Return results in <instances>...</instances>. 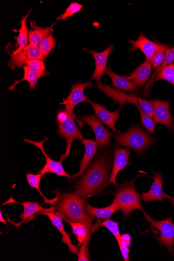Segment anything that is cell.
<instances>
[{
  "label": "cell",
  "instance_id": "cell-1",
  "mask_svg": "<svg viewBox=\"0 0 174 261\" xmlns=\"http://www.w3.org/2000/svg\"><path fill=\"white\" fill-rule=\"evenodd\" d=\"M54 212L63 219L82 223L91 230L93 217L85 210V200L76 193L61 194L58 197Z\"/></svg>",
  "mask_w": 174,
  "mask_h": 261
},
{
  "label": "cell",
  "instance_id": "cell-2",
  "mask_svg": "<svg viewBox=\"0 0 174 261\" xmlns=\"http://www.w3.org/2000/svg\"><path fill=\"white\" fill-rule=\"evenodd\" d=\"M109 177L108 165L105 157L97 159L79 183L76 193L83 198L101 189Z\"/></svg>",
  "mask_w": 174,
  "mask_h": 261
},
{
  "label": "cell",
  "instance_id": "cell-3",
  "mask_svg": "<svg viewBox=\"0 0 174 261\" xmlns=\"http://www.w3.org/2000/svg\"><path fill=\"white\" fill-rule=\"evenodd\" d=\"M74 120H76V118L65 110L59 109L57 111V133L61 137L66 139L67 143L65 154L62 156L61 160H64L69 156L73 140L79 139L82 141L84 139Z\"/></svg>",
  "mask_w": 174,
  "mask_h": 261
},
{
  "label": "cell",
  "instance_id": "cell-4",
  "mask_svg": "<svg viewBox=\"0 0 174 261\" xmlns=\"http://www.w3.org/2000/svg\"><path fill=\"white\" fill-rule=\"evenodd\" d=\"M116 144L119 146L128 147L140 152L150 146L153 138L138 126H132L124 133L114 135Z\"/></svg>",
  "mask_w": 174,
  "mask_h": 261
},
{
  "label": "cell",
  "instance_id": "cell-5",
  "mask_svg": "<svg viewBox=\"0 0 174 261\" xmlns=\"http://www.w3.org/2000/svg\"><path fill=\"white\" fill-rule=\"evenodd\" d=\"M114 201L118 210L122 212L123 217L126 219L129 218L134 210L143 212L140 196L133 182L118 190L115 194Z\"/></svg>",
  "mask_w": 174,
  "mask_h": 261
},
{
  "label": "cell",
  "instance_id": "cell-6",
  "mask_svg": "<svg viewBox=\"0 0 174 261\" xmlns=\"http://www.w3.org/2000/svg\"><path fill=\"white\" fill-rule=\"evenodd\" d=\"M144 216L147 222L151 223V227L156 228L161 233L157 237V241L162 246H165L170 252H172L174 245V223L171 218L162 221H156L143 212Z\"/></svg>",
  "mask_w": 174,
  "mask_h": 261
},
{
  "label": "cell",
  "instance_id": "cell-7",
  "mask_svg": "<svg viewBox=\"0 0 174 261\" xmlns=\"http://www.w3.org/2000/svg\"><path fill=\"white\" fill-rule=\"evenodd\" d=\"M92 87L91 82L84 83L81 81L72 85L70 92L68 97L63 100L61 105L65 106V110L71 115L79 122L81 127L83 123L78 119L74 113V109L76 107L82 102H87V97L85 96L84 90L86 88Z\"/></svg>",
  "mask_w": 174,
  "mask_h": 261
},
{
  "label": "cell",
  "instance_id": "cell-8",
  "mask_svg": "<svg viewBox=\"0 0 174 261\" xmlns=\"http://www.w3.org/2000/svg\"><path fill=\"white\" fill-rule=\"evenodd\" d=\"M7 53L10 56L8 66L13 71L27 64V62L31 60L39 59L42 61L45 60L39 47L31 44L23 47L16 55H13L10 52Z\"/></svg>",
  "mask_w": 174,
  "mask_h": 261
},
{
  "label": "cell",
  "instance_id": "cell-9",
  "mask_svg": "<svg viewBox=\"0 0 174 261\" xmlns=\"http://www.w3.org/2000/svg\"><path fill=\"white\" fill-rule=\"evenodd\" d=\"M23 140L38 148L45 156L46 163L38 174L43 176L46 173H54L60 176L66 177L69 179L71 178V176L68 174L64 169L62 164L63 160H60V161H55L49 158L44 150L43 144L45 141L48 140L47 138L45 137L43 140L39 142L34 141L28 139H23Z\"/></svg>",
  "mask_w": 174,
  "mask_h": 261
},
{
  "label": "cell",
  "instance_id": "cell-10",
  "mask_svg": "<svg viewBox=\"0 0 174 261\" xmlns=\"http://www.w3.org/2000/svg\"><path fill=\"white\" fill-rule=\"evenodd\" d=\"M81 119L90 126L95 135V142L97 146L106 147L110 145L112 134L104 126L101 121L93 115H85Z\"/></svg>",
  "mask_w": 174,
  "mask_h": 261
},
{
  "label": "cell",
  "instance_id": "cell-11",
  "mask_svg": "<svg viewBox=\"0 0 174 261\" xmlns=\"http://www.w3.org/2000/svg\"><path fill=\"white\" fill-rule=\"evenodd\" d=\"M94 87L103 91L108 98H112L115 103L120 105L121 108L124 105L132 103L139 107L138 95L137 93L128 94L118 91L111 87L101 82H97Z\"/></svg>",
  "mask_w": 174,
  "mask_h": 261
},
{
  "label": "cell",
  "instance_id": "cell-12",
  "mask_svg": "<svg viewBox=\"0 0 174 261\" xmlns=\"http://www.w3.org/2000/svg\"><path fill=\"white\" fill-rule=\"evenodd\" d=\"M154 106V121L156 123L166 126L169 131L173 129V117L170 112L171 102L155 99L151 101Z\"/></svg>",
  "mask_w": 174,
  "mask_h": 261
},
{
  "label": "cell",
  "instance_id": "cell-13",
  "mask_svg": "<svg viewBox=\"0 0 174 261\" xmlns=\"http://www.w3.org/2000/svg\"><path fill=\"white\" fill-rule=\"evenodd\" d=\"M131 43L129 52L140 50L145 56V61H152L154 56L160 48L161 43H158L148 39L142 33H140L136 40H129Z\"/></svg>",
  "mask_w": 174,
  "mask_h": 261
},
{
  "label": "cell",
  "instance_id": "cell-14",
  "mask_svg": "<svg viewBox=\"0 0 174 261\" xmlns=\"http://www.w3.org/2000/svg\"><path fill=\"white\" fill-rule=\"evenodd\" d=\"M84 50L87 53L92 55L95 60V70L91 80V82L95 80L97 82H101V77L105 74L107 67V61L110 55L113 51L114 47L113 45H109L107 46V49L102 52L97 53L95 50H89L84 48Z\"/></svg>",
  "mask_w": 174,
  "mask_h": 261
},
{
  "label": "cell",
  "instance_id": "cell-15",
  "mask_svg": "<svg viewBox=\"0 0 174 261\" xmlns=\"http://www.w3.org/2000/svg\"><path fill=\"white\" fill-rule=\"evenodd\" d=\"M87 97V102L92 107L95 114L102 122L111 128L113 132L118 133L115 127V122L119 118V110L121 108L114 112L107 110L104 105L97 104L93 102L88 96Z\"/></svg>",
  "mask_w": 174,
  "mask_h": 261
},
{
  "label": "cell",
  "instance_id": "cell-16",
  "mask_svg": "<svg viewBox=\"0 0 174 261\" xmlns=\"http://www.w3.org/2000/svg\"><path fill=\"white\" fill-rule=\"evenodd\" d=\"M154 181L152 185L151 189L147 193L142 194L143 201L146 202L158 200L163 202L164 198L174 200V198L167 195L164 193L162 188L163 176L160 173L153 172Z\"/></svg>",
  "mask_w": 174,
  "mask_h": 261
},
{
  "label": "cell",
  "instance_id": "cell-17",
  "mask_svg": "<svg viewBox=\"0 0 174 261\" xmlns=\"http://www.w3.org/2000/svg\"><path fill=\"white\" fill-rule=\"evenodd\" d=\"M32 9H31L27 15L22 16L20 21L21 28L19 30H13L14 32H18V36L15 38L16 40L14 49L11 48L8 44L6 47V52H10L13 55H16L21 51L23 47L28 46L29 43V31L27 26V20L30 15Z\"/></svg>",
  "mask_w": 174,
  "mask_h": 261
},
{
  "label": "cell",
  "instance_id": "cell-18",
  "mask_svg": "<svg viewBox=\"0 0 174 261\" xmlns=\"http://www.w3.org/2000/svg\"><path fill=\"white\" fill-rule=\"evenodd\" d=\"M130 152L127 149L115 148L114 149V162L113 169L109 184L112 183L117 186L116 179L118 173L129 164Z\"/></svg>",
  "mask_w": 174,
  "mask_h": 261
},
{
  "label": "cell",
  "instance_id": "cell-19",
  "mask_svg": "<svg viewBox=\"0 0 174 261\" xmlns=\"http://www.w3.org/2000/svg\"><path fill=\"white\" fill-rule=\"evenodd\" d=\"M41 214L46 216L51 220L53 225L59 230L62 235V243L67 245L69 250L73 254L79 255L78 247L71 243L70 237L64 230L62 218L54 212H43Z\"/></svg>",
  "mask_w": 174,
  "mask_h": 261
},
{
  "label": "cell",
  "instance_id": "cell-20",
  "mask_svg": "<svg viewBox=\"0 0 174 261\" xmlns=\"http://www.w3.org/2000/svg\"><path fill=\"white\" fill-rule=\"evenodd\" d=\"M152 61H144L139 65L128 78L139 88H142L152 73Z\"/></svg>",
  "mask_w": 174,
  "mask_h": 261
},
{
  "label": "cell",
  "instance_id": "cell-21",
  "mask_svg": "<svg viewBox=\"0 0 174 261\" xmlns=\"http://www.w3.org/2000/svg\"><path fill=\"white\" fill-rule=\"evenodd\" d=\"M9 201H11V202L8 203L12 202L17 203L22 205L23 207V213L19 216V218L21 219V221L19 223L15 224L16 227L19 226L38 213L46 211L54 212L55 210L54 206L49 208H44L41 206L37 202L27 201L20 203L13 200L12 198Z\"/></svg>",
  "mask_w": 174,
  "mask_h": 261
},
{
  "label": "cell",
  "instance_id": "cell-22",
  "mask_svg": "<svg viewBox=\"0 0 174 261\" xmlns=\"http://www.w3.org/2000/svg\"><path fill=\"white\" fill-rule=\"evenodd\" d=\"M104 74L111 78L113 87L123 91L138 92L137 87L129 79L128 76H122L115 74L110 66H107Z\"/></svg>",
  "mask_w": 174,
  "mask_h": 261
},
{
  "label": "cell",
  "instance_id": "cell-23",
  "mask_svg": "<svg viewBox=\"0 0 174 261\" xmlns=\"http://www.w3.org/2000/svg\"><path fill=\"white\" fill-rule=\"evenodd\" d=\"M82 142L85 146V153L80 163V171L73 176L72 178H77L84 174L89 167L97 149V145L96 142L92 139H84Z\"/></svg>",
  "mask_w": 174,
  "mask_h": 261
},
{
  "label": "cell",
  "instance_id": "cell-24",
  "mask_svg": "<svg viewBox=\"0 0 174 261\" xmlns=\"http://www.w3.org/2000/svg\"><path fill=\"white\" fill-rule=\"evenodd\" d=\"M31 30L29 31V40L31 45L39 47L45 37L53 34L52 25L49 27H41L35 21L30 22Z\"/></svg>",
  "mask_w": 174,
  "mask_h": 261
},
{
  "label": "cell",
  "instance_id": "cell-25",
  "mask_svg": "<svg viewBox=\"0 0 174 261\" xmlns=\"http://www.w3.org/2000/svg\"><path fill=\"white\" fill-rule=\"evenodd\" d=\"M172 63H174V46L166 50L163 63L156 69L151 79L149 80L142 90V94L143 97L148 98L152 96L151 92L154 85L155 78L165 67Z\"/></svg>",
  "mask_w": 174,
  "mask_h": 261
},
{
  "label": "cell",
  "instance_id": "cell-26",
  "mask_svg": "<svg viewBox=\"0 0 174 261\" xmlns=\"http://www.w3.org/2000/svg\"><path fill=\"white\" fill-rule=\"evenodd\" d=\"M85 210L90 217H95L97 219L107 220L110 219L114 213L118 211V208L116 202L114 201L110 206L101 208L94 207L87 204L85 206Z\"/></svg>",
  "mask_w": 174,
  "mask_h": 261
},
{
  "label": "cell",
  "instance_id": "cell-27",
  "mask_svg": "<svg viewBox=\"0 0 174 261\" xmlns=\"http://www.w3.org/2000/svg\"><path fill=\"white\" fill-rule=\"evenodd\" d=\"M22 68L24 71L23 77L20 80H15L14 84L8 88V90L14 91L15 86L23 81H27L29 83V89L30 90L36 89L35 86L38 83V80L43 76L34 72L27 65L22 66Z\"/></svg>",
  "mask_w": 174,
  "mask_h": 261
},
{
  "label": "cell",
  "instance_id": "cell-28",
  "mask_svg": "<svg viewBox=\"0 0 174 261\" xmlns=\"http://www.w3.org/2000/svg\"><path fill=\"white\" fill-rule=\"evenodd\" d=\"M64 220L71 226L72 232L77 237L79 242L78 246L80 247L86 240L91 229L90 230L85 225L82 223L72 222L66 219Z\"/></svg>",
  "mask_w": 174,
  "mask_h": 261
},
{
  "label": "cell",
  "instance_id": "cell-29",
  "mask_svg": "<svg viewBox=\"0 0 174 261\" xmlns=\"http://www.w3.org/2000/svg\"><path fill=\"white\" fill-rule=\"evenodd\" d=\"M43 176L40 174L35 175L33 174L28 173L27 175V178L28 183L32 187L37 190L40 195L43 197L44 200V203L53 204L55 202H57L58 199H55L54 200H48L42 194L40 189V182L41 179Z\"/></svg>",
  "mask_w": 174,
  "mask_h": 261
},
{
  "label": "cell",
  "instance_id": "cell-30",
  "mask_svg": "<svg viewBox=\"0 0 174 261\" xmlns=\"http://www.w3.org/2000/svg\"><path fill=\"white\" fill-rule=\"evenodd\" d=\"M165 81L174 86V63L165 67L155 78V81Z\"/></svg>",
  "mask_w": 174,
  "mask_h": 261
},
{
  "label": "cell",
  "instance_id": "cell-31",
  "mask_svg": "<svg viewBox=\"0 0 174 261\" xmlns=\"http://www.w3.org/2000/svg\"><path fill=\"white\" fill-rule=\"evenodd\" d=\"M56 45V40L53 34L45 37L41 42L39 47L46 59Z\"/></svg>",
  "mask_w": 174,
  "mask_h": 261
},
{
  "label": "cell",
  "instance_id": "cell-32",
  "mask_svg": "<svg viewBox=\"0 0 174 261\" xmlns=\"http://www.w3.org/2000/svg\"><path fill=\"white\" fill-rule=\"evenodd\" d=\"M27 65L34 71V72L43 77L49 74V73L46 71L44 62L41 60H31L27 62Z\"/></svg>",
  "mask_w": 174,
  "mask_h": 261
},
{
  "label": "cell",
  "instance_id": "cell-33",
  "mask_svg": "<svg viewBox=\"0 0 174 261\" xmlns=\"http://www.w3.org/2000/svg\"><path fill=\"white\" fill-rule=\"evenodd\" d=\"M169 45L161 43L160 48L154 56L152 60V64L154 69H157L163 63L166 50L168 49Z\"/></svg>",
  "mask_w": 174,
  "mask_h": 261
},
{
  "label": "cell",
  "instance_id": "cell-34",
  "mask_svg": "<svg viewBox=\"0 0 174 261\" xmlns=\"http://www.w3.org/2000/svg\"><path fill=\"white\" fill-rule=\"evenodd\" d=\"M140 114L141 123L146 129L155 135V121L153 118L144 114L140 109L139 107L137 108Z\"/></svg>",
  "mask_w": 174,
  "mask_h": 261
},
{
  "label": "cell",
  "instance_id": "cell-35",
  "mask_svg": "<svg viewBox=\"0 0 174 261\" xmlns=\"http://www.w3.org/2000/svg\"><path fill=\"white\" fill-rule=\"evenodd\" d=\"M83 6L77 3H71L64 13L62 14L57 20L66 21L67 19L79 13L83 8Z\"/></svg>",
  "mask_w": 174,
  "mask_h": 261
},
{
  "label": "cell",
  "instance_id": "cell-36",
  "mask_svg": "<svg viewBox=\"0 0 174 261\" xmlns=\"http://www.w3.org/2000/svg\"><path fill=\"white\" fill-rule=\"evenodd\" d=\"M118 225V222L112 221L110 219L106 220L101 224L102 226H105L110 231V232L115 237V239H116L118 243H119L121 240V235L119 232Z\"/></svg>",
  "mask_w": 174,
  "mask_h": 261
},
{
  "label": "cell",
  "instance_id": "cell-37",
  "mask_svg": "<svg viewBox=\"0 0 174 261\" xmlns=\"http://www.w3.org/2000/svg\"><path fill=\"white\" fill-rule=\"evenodd\" d=\"M138 105L142 111L148 116L153 117L154 106L151 101L138 98Z\"/></svg>",
  "mask_w": 174,
  "mask_h": 261
},
{
  "label": "cell",
  "instance_id": "cell-38",
  "mask_svg": "<svg viewBox=\"0 0 174 261\" xmlns=\"http://www.w3.org/2000/svg\"><path fill=\"white\" fill-rule=\"evenodd\" d=\"M90 233L88 234L87 238L85 242L83 243L82 247H81L80 250L79 251V261H88L90 260L89 258L88 257L87 255V245H88V242L89 241V239L90 237Z\"/></svg>",
  "mask_w": 174,
  "mask_h": 261
},
{
  "label": "cell",
  "instance_id": "cell-39",
  "mask_svg": "<svg viewBox=\"0 0 174 261\" xmlns=\"http://www.w3.org/2000/svg\"><path fill=\"white\" fill-rule=\"evenodd\" d=\"M118 245L123 259H125L126 261L130 260L129 253L130 250L129 247L124 246L120 244H119Z\"/></svg>",
  "mask_w": 174,
  "mask_h": 261
},
{
  "label": "cell",
  "instance_id": "cell-40",
  "mask_svg": "<svg viewBox=\"0 0 174 261\" xmlns=\"http://www.w3.org/2000/svg\"><path fill=\"white\" fill-rule=\"evenodd\" d=\"M121 240L126 241H131V237L129 234H123L121 235Z\"/></svg>",
  "mask_w": 174,
  "mask_h": 261
},
{
  "label": "cell",
  "instance_id": "cell-41",
  "mask_svg": "<svg viewBox=\"0 0 174 261\" xmlns=\"http://www.w3.org/2000/svg\"><path fill=\"white\" fill-rule=\"evenodd\" d=\"M120 244L124 246L129 247L131 246V242L121 240V241L119 243H118V244Z\"/></svg>",
  "mask_w": 174,
  "mask_h": 261
},
{
  "label": "cell",
  "instance_id": "cell-42",
  "mask_svg": "<svg viewBox=\"0 0 174 261\" xmlns=\"http://www.w3.org/2000/svg\"><path fill=\"white\" fill-rule=\"evenodd\" d=\"M0 222L4 223L7 226V221L3 218L2 211L0 212Z\"/></svg>",
  "mask_w": 174,
  "mask_h": 261
},
{
  "label": "cell",
  "instance_id": "cell-43",
  "mask_svg": "<svg viewBox=\"0 0 174 261\" xmlns=\"http://www.w3.org/2000/svg\"><path fill=\"white\" fill-rule=\"evenodd\" d=\"M169 201H170V202L173 204V205L174 206V200L170 199Z\"/></svg>",
  "mask_w": 174,
  "mask_h": 261
}]
</instances>
